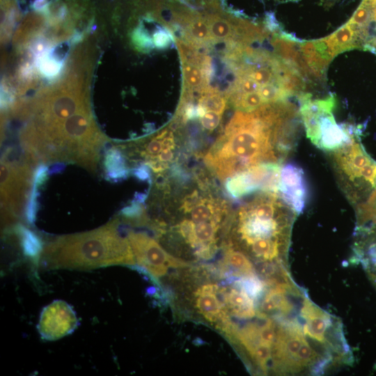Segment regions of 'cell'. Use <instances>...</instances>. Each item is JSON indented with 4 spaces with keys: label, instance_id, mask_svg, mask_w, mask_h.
I'll return each mask as SVG.
<instances>
[{
    "label": "cell",
    "instance_id": "6da1fadb",
    "mask_svg": "<svg viewBox=\"0 0 376 376\" xmlns=\"http://www.w3.org/2000/svg\"><path fill=\"white\" fill-rule=\"evenodd\" d=\"M296 107L280 102L251 112L237 111L204 157L221 180L263 163L282 162L297 139Z\"/></svg>",
    "mask_w": 376,
    "mask_h": 376
},
{
    "label": "cell",
    "instance_id": "7a4b0ae2",
    "mask_svg": "<svg viewBox=\"0 0 376 376\" xmlns=\"http://www.w3.org/2000/svg\"><path fill=\"white\" fill-rule=\"evenodd\" d=\"M41 110L21 138L25 156L34 164L68 162L95 171L106 141L87 109L58 100Z\"/></svg>",
    "mask_w": 376,
    "mask_h": 376
},
{
    "label": "cell",
    "instance_id": "3957f363",
    "mask_svg": "<svg viewBox=\"0 0 376 376\" xmlns=\"http://www.w3.org/2000/svg\"><path fill=\"white\" fill-rule=\"evenodd\" d=\"M111 221L91 231L67 235L45 246L41 264L47 269H89L112 265L134 264L131 246Z\"/></svg>",
    "mask_w": 376,
    "mask_h": 376
},
{
    "label": "cell",
    "instance_id": "277c9868",
    "mask_svg": "<svg viewBox=\"0 0 376 376\" xmlns=\"http://www.w3.org/2000/svg\"><path fill=\"white\" fill-rule=\"evenodd\" d=\"M296 215L277 193L261 192L238 210L237 233L245 248L258 240L289 246Z\"/></svg>",
    "mask_w": 376,
    "mask_h": 376
},
{
    "label": "cell",
    "instance_id": "5b68a950",
    "mask_svg": "<svg viewBox=\"0 0 376 376\" xmlns=\"http://www.w3.org/2000/svg\"><path fill=\"white\" fill-rule=\"evenodd\" d=\"M300 114L306 136L318 148L333 152L355 136L350 126L338 125L333 111L336 105L334 95L325 99L312 100L308 94L300 96Z\"/></svg>",
    "mask_w": 376,
    "mask_h": 376
},
{
    "label": "cell",
    "instance_id": "8992f818",
    "mask_svg": "<svg viewBox=\"0 0 376 376\" xmlns=\"http://www.w3.org/2000/svg\"><path fill=\"white\" fill-rule=\"evenodd\" d=\"M33 164L26 156L16 162L3 156L1 161V204L3 226L22 215L33 183Z\"/></svg>",
    "mask_w": 376,
    "mask_h": 376
},
{
    "label": "cell",
    "instance_id": "52a82bcc",
    "mask_svg": "<svg viewBox=\"0 0 376 376\" xmlns=\"http://www.w3.org/2000/svg\"><path fill=\"white\" fill-rule=\"evenodd\" d=\"M339 185L352 203H357L368 191L363 180L364 167L373 159L366 153L355 136L341 148L331 152Z\"/></svg>",
    "mask_w": 376,
    "mask_h": 376
},
{
    "label": "cell",
    "instance_id": "ba28073f",
    "mask_svg": "<svg viewBox=\"0 0 376 376\" xmlns=\"http://www.w3.org/2000/svg\"><path fill=\"white\" fill-rule=\"evenodd\" d=\"M281 169L277 163H263L251 166L226 180V192L234 199L258 191L278 193Z\"/></svg>",
    "mask_w": 376,
    "mask_h": 376
},
{
    "label": "cell",
    "instance_id": "9c48e42d",
    "mask_svg": "<svg viewBox=\"0 0 376 376\" xmlns=\"http://www.w3.org/2000/svg\"><path fill=\"white\" fill-rule=\"evenodd\" d=\"M127 240L136 263L153 276L165 275L169 267H187L189 264L167 253L159 244L148 235L130 231Z\"/></svg>",
    "mask_w": 376,
    "mask_h": 376
},
{
    "label": "cell",
    "instance_id": "30bf717a",
    "mask_svg": "<svg viewBox=\"0 0 376 376\" xmlns=\"http://www.w3.org/2000/svg\"><path fill=\"white\" fill-rule=\"evenodd\" d=\"M77 324L72 308L63 301L56 300L43 308L38 329L42 338L53 340L71 334Z\"/></svg>",
    "mask_w": 376,
    "mask_h": 376
},
{
    "label": "cell",
    "instance_id": "8fae6325",
    "mask_svg": "<svg viewBox=\"0 0 376 376\" xmlns=\"http://www.w3.org/2000/svg\"><path fill=\"white\" fill-rule=\"evenodd\" d=\"M278 194L297 214L304 210L308 200V188L301 167L288 163L281 168Z\"/></svg>",
    "mask_w": 376,
    "mask_h": 376
},
{
    "label": "cell",
    "instance_id": "7c38bea8",
    "mask_svg": "<svg viewBox=\"0 0 376 376\" xmlns=\"http://www.w3.org/2000/svg\"><path fill=\"white\" fill-rule=\"evenodd\" d=\"M300 316L304 322L303 331L306 336L328 346V334L334 329V318L306 296L303 298Z\"/></svg>",
    "mask_w": 376,
    "mask_h": 376
},
{
    "label": "cell",
    "instance_id": "4fadbf2b",
    "mask_svg": "<svg viewBox=\"0 0 376 376\" xmlns=\"http://www.w3.org/2000/svg\"><path fill=\"white\" fill-rule=\"evenodd\" d=\"M299 54L308 74L322 78L338 52L326 37L300 43Z\"/></svg>",
    "mask_w": 376,
    "mask_h": 376
},
{
    "label": "cell",
    "instance_id": "5bb4252c",
    "mask_svg": "<svg viewBox=\"0 0 376 376\" xmlns=\"http://www.w3.org/2000/svg\"><path fill=\"white\" fill-rule=\"evenodd\" d=\"M354 253V258L361 262L376 287V227L357 228Z\"/></svg>",
    "mask_w": 376,
    "mask_h": 376
},
{
    "label": "cell",
    "instance_id": "9a60e30c",
    "mask_svg": "<svg viewBox=\"0 0 376 376\" xmlns=\"http://www.w3.org/2000/svg\"><path fill=\"white\" fill-rule=\"evenodd\" d=\"M216 285H205L196 292V305L198 311L210 322L220 321L223 327L229 323L221 301L216 296Z\"/></svg>",
    "mask_w": 376,
    "mask_h": 376
},
{
    "label": "cell",
    "instance_id": "2e32d148",
    "mask_svg": "<svg viewBox=\"0 0 376 376\" xmlns=\"http://www.w3.org/2000/svg\"><path fill=\"white\" fill-rule=\"evenodd\" d=\"M226 304L231 313L240 318H252L256 315L253 299L243 289H230L225 295Z\"/></svg>",
    "mask_w": 376,
    "mask_h": 376
},
{
    "label": "cell",
    "instance_id": "e0dca14e",
    "mask_svg": "<svg viewBox=\"0 0 376 376\" xmlns=\"http://www.w3.org/2000/svg\"><path fill=\"white\" fill-rule=\"evenodd\" d=\"M327 38L338 54L357 47L360 39L358 32L347 22Z\"/></svg>",
    "mask_w": 376,
    "mask_h": 376
},
{
    "label": "cell",
    "instance_id": "ac0fdd59",
    "mask_svg": "<svg viewBox=\"0 0 376 376\" xmlns=\"http://www.w3.org/2000/svg\"><path fill=\"white\" fill-rule=\"evenodd\" d=\"M205 18L209 24L212 38L226 40L234 36L236 26L232 24L231 19L224 17L223 14H207Z\"/></svg>",
    "mask_w": 376,
    "mask_h": 376
},
{
    "label": "cell",
    "instance_id": "d6986e66",
    "mask_svg": "<svg viewBox=\"0 0 376 376\" xmlns=\"http://www.w3.org/2000/svg\"><path fill=\"white\" fill-rule=\"evenodd\" d=\"M187 31L189 36L196 42H206L212 38L205 17H202L196 12L187 23Z\"/></svg>",
    "mask_w": 376,
    "mask_h": 376
},
{
    "label": "cell",
    "instance_id": "ffe728a7",
    "mask_svg": "<svg viewBox=\"0 0 376 376\" xmlns=\"http://www.w3.org/2000/svg\"><path fill=\"white\" fill-rule=\"evenodd\" d=\"M226 262L244 276H254L255 269L249 258L242 252L229 249L226 254Z\"/></svg>",
    "mask_w": 376,
    "mask_h": 376
},
{
    "label": "cell",
    "instance_id": "44dd1931",
    "mask_svg": "<svg viewBox=\"0 0 376 376\" xmlns=\"http://www.w3.org/2000/svg\"><path fill=\"white\" fill-rule=\"evenodd\" d=\"M205 93V95L199 100L198 104L202 106L205 111H212L222 114L226 104L225 97L217 92L209 91Z\"/></svg>",
    "mask_w": 376,
    "mask_h": 376
},
{
    "label": "cell",
    "instance_id": "7402d4cb",
    "mask_svg": "<svg viewBox=\"0 0 376 376\" xmlns=\"http://www.w3.org/2000/svg\"><path fill=\"white\" fill-rule=\"evenodd\" d=\"M183 72L187 86L190 88H198L204 84V81H205L203 70L195 64L188 62L184 63Z\"/></svg>",
    "mask_w": 376,
    "mask_h": 376
},
{
    "label": "cell",
    "instance_id": "603a6c76",
    "mask_svg": "<svg viewBox=\"0 0 376 376\" xmlns=\"http://www.w3.org/2000/svg\"><path fill=\"white\" fill-rule=\"evenodd\" d=\"M237 93L243 94L258 91L260 86L251 77L241 75L237 81Z\"/></svg>",
    "mask_w": 376,
    "mask_h": 376
},
{
    "label": "cell",
    "instance_id": "cb8c5ba5",
    "mask_svg": "<svg viewBox=\"0 0 376 376\" xmlns=\"http://www.w3.org/2000/svg\"><path fill=\"white\" fill-rule=\"evenodd\" d=\"M221 114L212 111H207L201 117L202 126L207 130L212 131L219 125Z\"/></svg>",
    "mask_w": 376,
    "mask_h": 376
},
{
    "label": "cell",
    "instance_id": "d4e9b609",
    "mask_svg": "<svg viewBox=\"0 0 376 376\" xmlns=\"http://www.w3.org/2000/svg\"><path fill=\"white\" fill-rule=\"evenodd\" d=\"M23 237L26 252L31 255L36 254L40 249V245L36 236L30 231L24 230Z\"/></svg>",
    "mask_w": 376,
    "mask_h": 376
},
{
    "label": "cell",
    "instance_id": "484cf974",
    "mask_svg": "<svg viewBox=\"0 0 376 376\" xmlns=\"http://www.w3.org/2000/svg\"><path fill=\"white\" fill-rule=\"evenodd\" d=\"M374 18H375V19L376 21V8H375V9L374 10Z\"/></svg>",
    "mask_w": 376,
    "mask_h": 376
}]
</instances>
